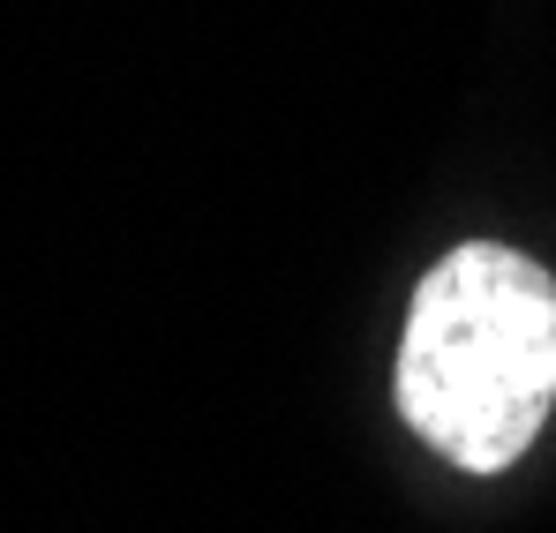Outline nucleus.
Wrapping results in <instances>:
<instances>
[{
  "label": "nucleus",
  "mask_w": 556,
  "mask_h": 533,
  "mask_svg": "<svg viewBox=\"0 0 556 533\" xmlns=\"http://www.w3.org/2000/svg\"><path fill=\"white\" fill-rule=\"evenodd\" d=\"M556 406V278L466 241L421 278L399 339V414L466 473H504Z\"/></svg>",
  "instance_id": "nucleus-1"
}]
</instances>
